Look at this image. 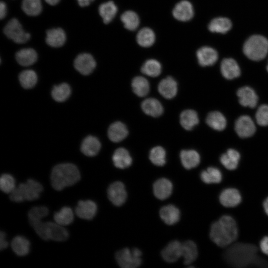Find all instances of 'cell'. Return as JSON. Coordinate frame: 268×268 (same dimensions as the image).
<instances>
[{
  "label": "cell",
  "mask_w": 268,
  "mask_h": 268,
  "mask_svg": "<svg viewBox=\"0 0 268 268\" xmlns=\"http://www.w3.org/2000/svg\"><path fill=\"white\" fill-rule=\"evenodd\" d=\"M258 248L253 244L237 243L225 251L224 258L230 266L243 268L251 264L257 267H268V263L257 256Z\"/></svg>",
  "instance_id": "1"
},
{
  "label": "cell",
  "mask_w": 268,
  "mask_h": 268,
  "mask_svg": "<svg viewBox=\"0 0 268 268\" xmlns=\"http://www.w3.org/2000/svg\"><path fill=\"white\" fill-rule=\"evenodd\" d=\"M237 237V224L230 216H221L211 226L210 238L219 247L229 246L236 240Z\"/></svg>",
  "instance_id": "2"
},
{
  "label": "cell",
  "mask_w": 268,
  "mask_h": 268,
  "mask_svg": "<svg viewBox=\"0 0 268 268\" xmlns=\"http://www.w3.org/2000/svg\"><path fill=\"white\" fill-rule=\"evenodd\" d=\"M80 178L78 168L71 163H62L55 166L51 175L52 186L57 191H61L67 187L74 185Z\"/></svg>",
  "instance_id": "3"
},
{
  "label": "cell",
  "mask_w": 268,
  "mask_h": 268,
  "mask_svg": "<svg viewBox=\"0 0 268 268\" xmlns=\"http://www.w3.org/2000/svg\"><path fill=\"white\" fill-rule=\"evenodd\" d=\"M43 189V186L40 183L30 179L15 187L10 194V199L17 202L34 201L39 198Z\"/></svg>",
  "instance_id": "4"
},
{
  "label": "cell",
  "mask_w": 268,
  "mask_h": 268,
  "mask_svg": "<svg viewBox=\"0 0 268 268\" xmlns=\"http://www.w3.org/2000/svg\"><path fill=\"white\" fill-rule=\"evenodd\" d=\"M37 235L44 240L64 241L68 237L67 231L56 222L39 221L32 226Z\"/></svg>",
  "instance_id": "5"
},
{
  "label": "cell",
  "mask_w": 268,
  "mask_h": 268,
  "mask_svg": "<svg viewBox=\"0 0 268 268\" xmlns=\"http://www.w3.org/2000/svg\"><path fill=\"white\" fill-rule=\"evenodd\" d=\"M243 52L253 61L262 60L268 53V40L261 35H253L245 42Z\"/></svg>",
  "instance_id": "6"
},
{
  "label": "cell",
  "mask_w": 268,
  "mask_h": 268,
  "mask_svg": "<svg viewBox=\"0 0 268 268\" xmlns=\"http://www.w3.org/2000/svg\"><path fill=\"white\" fill-rule=\"evenodd\" d=\"M141 252L137 248L132 250L125 248L117 252L116 259L119 265L123 268H135L141 263Z\"/></svg>",
  "instance_id": "7"
},
{
  "label": "cell",
  "mask_w": 268,
  "mask_h": 268,
  "mask_svg": "<svg viewBox=\"0 0 268 268\" xmlns=\"http://www.w3.org/2000/svg\"><path fill=\"white\" fill-rule=\"evenodd\" d=\"M3 32L7 37L18 44L26 43L30 38V34L24 31L16 18H12L8 22L3 29Z\"/></svg>",
  "instance_id": "8"
},
{
  "label": "cell",
  "mask_w": 268,
  "mask_h": 268,
  "mask_svg": "<svg viewBox=\"0 0 268 268\" xmlns=\"http://www.w3.org/2000/svg\"><path fill=\"white\" fill-rule=\"evenodd\" d=\"M107 194L110 201L116 206L123 204L127 197L125 187L119 181L115 182L109 186Z\"/></svg>",
  "instance_id": "9"
},
{
  "label": "cell",
  "mask_w": 268,
  "mask_h": 268,
  "mask_svg": "<svg viewBox=\"0 0 268 268\" xmlns=\"http://www.w3.org/2000/svg\"><path fill=\"white\" fill-rule=\"evenodd\" d=\"M235 130L241 137L245 138L253 135L256 131V126L252 119L248 116H240L235 124Z\"/></svg>",
  "instance_id": "10"
},
{
  "label": "cell",
  "mask_w": 268,
  "mask_h": 268,
  "mask_svg": "<svg viewBox=\"0 0 268 268\" xmlns=\"http://www.w3.org/2000/svg\"><path fill=\"white\" fill-rule=\"evenodd\" d=\"M74 66L75 69L83 75L91 73L96 67V62L89 54H79L75 59Z\"/></svg>",
  "instance_id": "11"
},
{
  "label": "cell",
  "mask_w": 268,
  "mask_h": 268,
  "mask_svg": "<svg viewBox=\"0 0 268 268\" xmlns=\"http://www.w3.org/2000/svg\"><path fill=\"white\" fill-rule=\"evenodd\" d=\"M97 206L95 202L90 200L79 201L75 208V213L80 218L92 219L96 215Z\"/></svg>",
  "instance_id": "12"
},
{
  "label": "cell",
  "mask_w": 268,
  "mask_h": 268,
  "mask_svg": "<svg viewBox=\"0 0 268 268\" xmlns=\"http://www.w3.org/2000/svg\"><path fill=\"white\" fill-rule=\"evenodd\" d=\"M163 259L169 263L177 261L182 256V244L177 240L170 242L161 252Z\"/></svg>",
  "instance_id": "13"
},
{
  "label": "cell",
  "mask_w": 268,
  "mask_h": 268,
  "mask_svg": "<svg viewBox=\"0 0 268 268\" xmlns=\"http://www.w3.org/2000/svg\"><path fill=\"white\" fill-rule=\"evenodd\" d=\"M172 13L174 18L178 20H190L194 15L193 5L189 1L182 0L175 6Z\"/></svg>",
  "instance_id": "14"
},
{
  "label": "cell",
  "mask_w": 268,
  "mask_h": 268,
  "mask_svg": "<svg viewBox=\"0 0 268 268\" xmlns=\"http://www.w3.org/2000/svg\"><path fill=\"white\" fill-rule=\"evenodd\" d=\"M237 95L241 105L252 108L256 106L258 97L255 91L251 87L244 86L239 88L237 92Z\"/></svg>",
  "instance_id": "15"
},
{
  "label": "cell",
  "mask_w": 268,
  "mask_h": 268,
  "mask_svg": "<svg viewBox=\"0 0 268 268\" xmlns=\"http://www.w3.org/2000/svg\"><path fill=\"white\" fill-rule=\"evenodd\" d=\"M241 196L238 190L228 188L220 194L219 201L225 207H232L238 205L241 201Z\"/></svg>",
  "instance_id": "16"
},
{
  "label": "cell",
  "mask_w": 268,
  "mask_h": 268,
  "mask_svg": "<svg viewBox=\"0 0 268 268\" xmlns=\"http://www.w3.org/2000/svg\"><path fill=\"white\" fill-rule=\"evenodd\" d=\"M197 57L198 62L201 66H210L217 61L218 54L214 49L204 46L197 51Z\"/></svg>",
  "instance_id": "17"
},
{
  "label": "cell",
  "mask_w": 268,
  "mask_h": 268,
  "mask_svg": "<svg viewBox=\"0 0 268 268\" xmlns=\"http://www.w3.org/2000/svg\"><path fill=\"white\" fill-rule=\"evenodd\" d=\"M173 185L171 181L166 178H160L156 180L153 186L154 196L158 199L163 200L168 198L171 194Z\"/></svg>",
  "instance_id": "18"
},
{
  "label": "cell",
  "mask_w": 268,
  "mask_h": 268,
  "mask_svg": "<svg viewBox=\"0 0 268 268\" xmlns=\"http://www.w3.org/2000/svg\"><path fill=\"white\" fill-rule=\"evenodd\" d=\"M222 75L227 79H232L240 74V69L237 62L233 59L226 58L221 63Z\"/></svg>",
  "instance_id": "19"
},
{
  "label": "cell",
  "mask_w": 268,
  "mask_h": 268,
  "mask_svg": "<svg viewBox=\"0 0 268 268\" xmlns=\"http://www.w3.org/2000/svg\"><path fill=\"white\" fill-rule=\"evenodd\" d=\"M158 90L160 94L167 99L174 98L177 93V83L172 77L162 79L158 84Z\"/></svg>",
  "instance_id": "20"
},
{
  "label": "cell",
  "mask_w": 268,
  "mask_h": 268,
  "mask_svg": "<svg viewBox=\"0 0 268 268\" xmlns=\"http://www.w3.org/2000/svg\"><path fill=\"white\" fill-rule=\"evenodd\" d=\"M162 220L168 225H173L179 221L180 217L179 209L173 204L163 206L159 211Z\"/></svg>",
  "instance_id": "21"
},
{
  "label": "cell",
  "mask_w": 268,
  "mask_h": 268,
  "mask_svg": "<svg viewBox=\"0 0 268 268\" xmlns=\"http://www.w3.org/2000/svg\"><path fill=\"white\" fill-rule=\"evenodd\" d=\"M66 35L64 31L60 28H53L47 31L46 41L52 47L62 46L66 42Z\"/></svg>",
  "instance_id": "22"
},
{
  "label": "cell",
  "mask_w": 268,
  "mask_h": 268,
  "mask_svg": "<svg viewBox=\"0 0 268 268\" xmlns=\"http://www.w3.org/2000/svg\"><path fill=\"white\" fill-rule=\"evenodd\" d=\"M128 134V131L126 125L118 121L111 124L109 128L108 135L110 139L115 142L122 141Z\"/></svg>",
  "instance_id": "23"
},
{
  "label": "cell",
  "mask_w": 268,
  "mask_h": 268,
  "mask_svg": "<svg viewBox=\"0 0 268 268\" xmlns=\"http://www.w3.org/2000/svg\"><path fill=\"white\" fill-rule=\"evenodd\" d=\"M112 160L115 166L120 169L128 168L132 163V157L124 148H119L115 151Z\"/></svg>",
  "instance_id": "24"
},
{
  "label": "cell",
  "mask_w": 268,
  "mask_h": 268,
  "mask_svg": "<svg viewBox=\"0 0 268 268\" xmlns=\"http://www.w3.org/2000/svg\"><path fill=\"white\" fill-rule=\"evenodd\" d=\"M180 156L183 166L187 169L197 167L200 162L199 153L193 149L182 150Z\"/></svg>",
  "instance_id": "25"
},
{
  "label": "cell",
  "mask_w": 268,
  "mask_h": 268,
  "mask_svg": "<svg viewBox=\"0 0 268 268\" xmlns=\"http://www.w3.org/2000/svg\"><path fill=\"white\" fill-rule=\"evenodd\" d=\"M101 144L98 138L89 135L83 140L81 145L82 152L88 156H94L99 151Z\"/></svg>",
  "instance_id": "26"
},
{
  "label": "cell",
  "mask_w": 268,
  "mask_h": 268,
  "mask_svg": "<svg viewBox=\"0 0 268 268\" xmlns=\"http://www.w3.org/2000/svg\"><path fill=\"white\" fill-rule=\"evenodd\" d=\"M141 108L146 114L153 117L160 116L163 112L160 102L153 98L144 100L141 103Z\"/></svg>",
  "instance_id": "27"
},
{
  "label": "cell",
  "mask_w": 268,
  "mask_h": 268,
  "mask_svg": "<svg viewBox=\"0 0 268 268\" xmlns=\"http://www.w3.org/2000/svg\"><path fill=\"white\" fill-rule=\"evenodd\" d=\"M240 158V153L235 149L230 148L221 155L220 161L226 169L233 170L237 168Z\"/></svg>",
  "instance_id": "28"
},
{
  "label": "cell",
  "mask_w": 268,
  "mask_h": 268,
  "mask_svg": "<svg viewBox=\"0 0 268 268\" xmlns=\"http://www.w3.org/2000/svg\"><path fill=\"white\" fill-rule=\"evenodd\" d=\"M17 62L22 66H29L34 64L37 59L36 51L32 48L22 49L15 55Z\"/></svg>",
  "instance_id": "29"
},
{
  "label": "cell",
  "mask_w": 268,
  "mask_h": 268,
  "mask_svg": "<svg viewBox=\"0 0 268 268\" xmlns=\"http://www.w3.org/2000/svg\"><path fill=\"white\" fill-rule=\"evenodd\" d=\"M30 242L25 237L17 236L11 242V247L14 253L19 256H24L30 250Z\"/></svg>",
  "instance_id": "30"
},
{
  "label": "cell",
  "mask_w": 268,
  "mask_h": 268,
  "mask_svg": "<svg viewBox=\"0 0 268 268\" xmlns=\"http://www.w3.org/2000/svg\"><path fill=\"white\" fill-rule=\"evenodd\" d=\"M180 119L181 125L186 130H192L199 122L197 112L191 109L183 111Z\"/></svg>",
  "instance_id": "31"
},
{
  "label": "cell",
  "mask_w": 268,
  "mask_h": 268,
  "mask_svg": "<svg viewBox=\"0 0 268 268\" xmlns=\"http://www.w3.org/2000/svg\"><path fill=\"white\" fill-rule=\"evenodd\" d=\"M206 123L212 129L222 131L226 126V120L220 112L213 111L209 113L206 117Z\"/></svg>",
  "instance_id": "32"
},
{
  "label": "cell",
  "mask_w": 268,
  "mask_h": 268,
  "mask_svg": "<svg viewBox=\"0 0 268 268\" xmlns=\"http://www.w3.org/2000/svg\"><path fill=\"white\" fill-rule=\"evenodd\" d=\"M117 11V7L112 1L104 2L99 7V14L105 24L110 23L113 20Z\"/></svg>",
  "instance_id": "33"
},
{
  "label": "cell",
  "mask_w": 268,
  "mask_h": 268,
  "mask_svg": "<svg viewBox=\"0 0 268 268\" xmlns=\"http://www.w3.org/2000/svg\"><path fill=\"white\" fill-rule=\"evenodd\" d=\"M198 255L197 247L193 241L188 240L182 244V256L185 265L192 263L196 260Z\"/></svg>",
  "instance_id": "34"
},
{
  "label": "cell",
  "mask_w": 268,
  "mask_h": 268,
  "mask_svg": "<svg viewBox=\"0 0 268 268\" xmlns=\"http://www.w3.org/2000/svg\"><path fill=\"white\" fill-rule=\"evenodd\" d=\"M231 21L226 17H217L211 21L208 29L212 32L225 33L231 28Z\"/></svg>",
  "instance_id": "35"
},
{
  "label": "cell",
  "mask_w": 268,
  "mask_h": 268,
  "mask_svg": "<svg viewBox=\"0 0 268 268\" xmlns=\"http://www.w3.org/2000/svg\"><path fill=\"white\" fill-rule=\"evenodd\" d=\"M155 40V36L154 32L147 27L140 29L136 36L137 43L143 47H150L154 43Z\"/></svg>",
  "instance_id": "36"
},
{
  "label": "cell",
  "mask_w": 268,
  "mask_h": 268,
  "mask_svg": "<svg viewBox=\"0 0 268 268\" xmlns=\"http://www.w3.org/2000/svg\"><path fill=\"white\" fill-rule=\"evenodd\" d=\"M74 215L70 207L64 206L60 210L55 213L54 219L55 222L62 225H68L73 220Z\"/></svg>",
  "instance_id": "37"
},
{
  "label": "cell",
  "mask_w": 268,
  "mask_h": 268,
  "mask_svg": "<svg viewBox=\"0 0 268 268\" xmlns=\"http://www.w3.org/2000/svg\"><path fill=\"white\" fill-rule=\"evenodd\" d=\"M134 92L139 97L146 95L149 91V84L147 80L142 76L135 77L132 82Z\"/></svg>",
  "instance_id": "38"
},
{
  "label": "cell",
  "mask_w": 268,
  "mask_h": 268,
  "mask_svg": "<svg viewBox=\"0 0 268 268\" xmlns=\"http://www.w3.org/2000/svg\"><path fill=\"white\" fill-rule=\"evenodd\" d=\"M200 176L201 180L206 184H217L222 180V174L220 171L215 167H208L201 172Z\"/></svg>",
  "instance_id": "39"
},
{
  "label": "cell",
  "mask_w": 268,
  "mask_h": 268,
  "mask_svg": "<svg viewBox=\"0 0 268 268\" xmlns=\"http://www.w3.org/2000/svg\"><path fill=\"white\" fill-rule=\"evenodd\" d=\"M121 19L125 27L131 31L135 30L139 24V19L137 14L132 10L124 12L121 16Z\"/></svg>",
  "instance_id": "40"
},
{
  "label": "cell",
  "mask_w": 268,
  "mask_h": 268,
  "mask_svg": "<svg viewBox=\"0 0 268 268\" xmlns=\"http://www.w3.org/2000/svg\"><path fill=\"white\" fill-rule=\"evenodd\" d=\"M21 7L23 11L29 16H37L42 9L41 0H23Z\"/></svg>",
  "instance_id": "41"
},
{
  "label": "cell",
  "mask_w": 268,
  "mask_h": 268,
  "mask_svg": "<svg viewBox=\"0 0 268 268\" xmlns=\"http://www.w3.org/2000/svg\"><path fill=\"white\" fill-rule=\"evenodd\" d=\"M141 72L149 76L156 77L158 76L161 71L160 63L154 59L147 60L141 68Z\"/></svg>",
  "instance_id": "42"
},
{
  "label": "cell",
  "mask_w": 268,
  "mask_h": 268,
  "mask_svg": "<svg viewBox=\"0 0 268 268\" xmlns=\"http://www.w3.org/2000/svg\"><path fill=\"white\" fill-rule=\"evenodd\" d=\"M71 90L69 86L66 83H63L54 86L52 91L53 99L57 102H63L69 96Z\"/></svg>",
  "instance_id": "43"
},
{
  "label": "cell",
  "mask_w": 268,
  "mask_h": 268,
  "mask_svg": "<svg viewBox=\"0 0 268 268\" xmlns=\"http://www.w3.org/2000/svg\"><path fill=\"white\" fill-rule=\"evenodd\" d=\"M19 80L21 86L26 89L32 88L37 81V76L36 72L31 69L22 71L19 75Z\"/></svg>",
  "instance_id": "44"
},
{
  "label": "cell",
  "mask_w": 268,
  "mask_h": 268,
  "mask_svg": "<svg viewBox=\"0 0 268 268\" xmlns=\"http://www.w3.org/2000/svg\"><path fill=\"white\" fill-rule=\"evenodd\" d=\"M48 213V209L45 206H40L32 207L28 213L30 224L32 226L35 223L41 221V219L46 216Z\"/></svg>",
  "instance_id": "45"
},
{
  "label": "cell",
  "mask_w": 268,
  "mask_h": 268,
  "mask_svg": "<svg viewBox=\"0 0 268 268\" xmlns=\"http://www.w3.org/2000/svg\"><path fill=\"white\" fill-rule=\"evenodd\" d=\"M149 157L151 162L155 165L162 166L166 163V151L161 146H157L152 148Z\"/></svg>",
  "instance_id": "46"
},
{
  "label": "cell",
  "mask_w": 268,
  "mask_h": 268,
  "mask_svg": "<svg viewBox=\"0 0 268 268\" xmlns=\"http://www.w3.org/2000/svg\"><path fill=\"white\" fill-rule=\"evenodd\" d=\"M0 188L6 194H10L15 188V181L9 174H2L0 178Z\"/></svg>",
  "instance_id": "47"
},
{
  "label": "cell",
  "mask_w": 268,
  "mask_h": 268,
  "mask_svg": "<svg viewBox=\"0 0 268 268\" xmlns=\"http://www.w3.org/2000/svg\"><path fill=\"white\" fill-rule=\"evenodd\" d=\"M257 123L261 126H268V105H262L256 113Z\"/></svg>",
  "instance_id": "48"
},
{
  "label": "cell",
  "mask_w": 268,
  "mask_h": 268,
  "mask_svg": "<svg viewBox=\"0 0 268 268\" xmlns=\"http://www.w3.org/2000/svg\"><path fill=\"white\" fill-rule=\"evenodd\" d=\"M260 246L262 252L268 255V236H265L262 239Z\"/></svg>",
  "instance_id": "49"
},
{
  "label": "cell",
  "mask_w": 268,
  "mask_h": 268,
  "mask_svg": "<svg viewBox=\"0 0 268 268\" xmlns=\"http://www.w3.org/2000/svg\"><path fill=\"white\" fill-rule=\"evenodd\" d=\"M8 244V243L5 239L4 232L1 231L0 233V250H2L6 248Z\"/></svg>",
  "instance_id": "50"
},
{
  "label": "cell",
  "mask_w": 268,
  "mask_h": 268,
  "mask_svg": "<svg viewBox=\"0 0 268 268\" xmlns=\"http://www.w3.org/2000/svg\"><path fill=\"white\" fill-rule=\"evenodd\" d=\"M6 5L5 3L1 1L0 3V19H2L4 18L6 14Z\"/></svg>",
  "instance_id": "51"
},
{
  "label": "cell",
  "mask_w": 268,
  "mask_h": 268,
  "mask_svg": "<svg viewBox=\"0 0 268 268\" xmlns=\"http://www.w3.org/2000/svg\"><path fill=\"white\" fill-rule=\"evenodd\" d=\"M80 6L84 7L89 5L94 0H77Z\"/></svg>",
  "instance_id": "52"
},
{
  "label": "cell",
  "mask_w": 268,
  "mask_h": 268,
  "mask_svg": "<svg viewBox=\"0 0 268 268\" xmlns=\"http://www.w3.org/2000/svg\"><path fill=\"white\" fill-rule=\"evenodd\" d=\"M263 207L265 212L268 215V197L264 201Z\"/></svg>",
  "instance_id": "53"
},
{
  "label": "cell",
  "mask_w": 268,
  "mask_h": 268,
  "mask_svg": "<svg viewBox=\"0 0 268 268\" xmlns=\"http://www.w3.org/2000/svg\"><path fill=\"white\" fill-rule=\"evenodd\" d=\"M45 1L50 5H55L57 4L60 0H45Z\"/></svg>",
  "instance_id": "54"
},
{
  "label": "cell",
  "mask_w": 268,
  "mask_h": 268,
  "mask_svg": "<svg viewBox=\"0 0 268 268\" xmlns=\"http://www.w3.org/2000/svg\"><path fill=\"white\" fill-rule=\"evenodd\" d=\"M267 70H268V66H267Z\"/></svg>",
  "instance_id": "55"
}]
</instances>
